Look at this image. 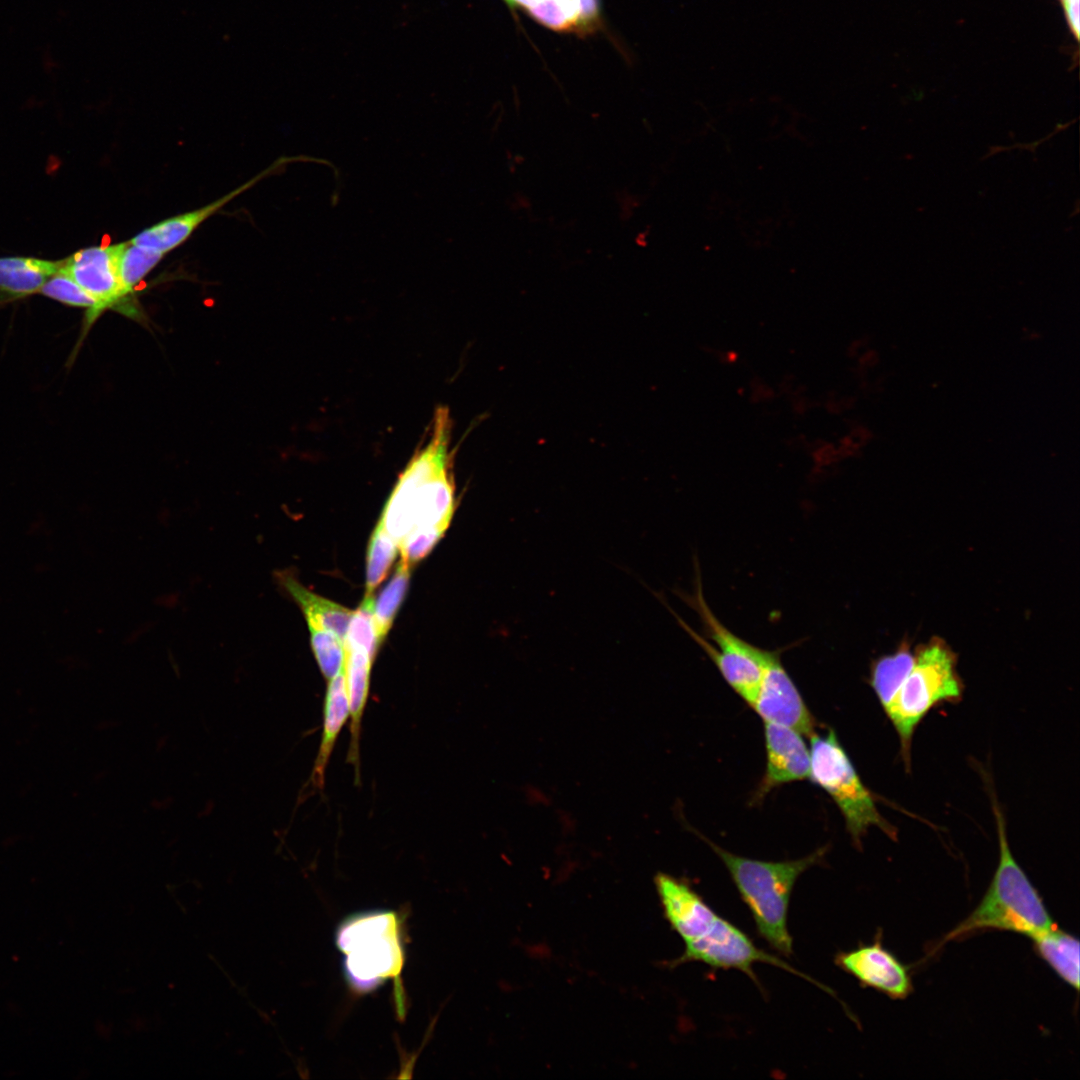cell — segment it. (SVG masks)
<instances>
[{
    "mask_svg": "<svg viewBox=\"0 0 1080 1080\" xmlns=\"http://www.w3.org/2000/svg\"><path fill=\"white\" fill-rule=\"evenodd\" d=\"M162 257L163 254L136 245L130 240L124 242L118 258V275L122 296L127 303L135 287Z\"/></svg>",
    "mask_w": 1080,
    "mask_h": 1080,
    "instance_id": "20",
    "label": "cell"
},
{
    "mask_svg": "<svg viewBox=\"0 0 1080 1080\" xmlns=\"http://www.w3.org/2000/svg\"><path fill=\"white\" fill-rule=\"evenodd\" d=\"M511 1H512V2L514 3V5H515L516 7H517L518 5H521V6H523L524 8H526V7H527V6H528V5H529V4H530V3H531V2L533 1V0H511Z\"/></svg>",
    "mask_w": 1080,
    "mask_h": 1080,
    "instance_id": "30",
    "label": "cell"
},
{
    "mask_svg": "<svg viewBox=\"0 0 1080 1080\" xmlns=\"http://www.w3.org/2000/svg\"><path fill=\"white\" fill-rule=\"evenodd\" d=\"M373 662L374 660L366 650L344 647V674L351 717V741L347 760L354 766L357 777L359 775L361 721L368 699Z\"/></svg>",
    "mask_w": 1080,
    "mask_h": 1080,
    "instance_id": "14",
    "label": "cell"
},
{
    "mask_svg": "<svg viewBox=\"0 0 1080 1080\" xmlns=\"http://www.w3.org/2000/svg\"><path fill=\"white\" fill-rule=\"evenodd\" d=\"M257 179L254 178L202 208L165 219L141 231L130 241L164 255L184 242L203 221L242 191L249 188Z\"/></svg>",
    "mask_w": 1080,
    "mask_h": 1080,
    "instance_id": "13",
    "label": "cell"
},
{
    "mask_svg": "<svg viewBox=\"0 0 1080 1080\" xmlns=\"http://www.w3.org/2000/svg\"><path fill=\"white\" fill-rule=\"evenodd\" d=\"M1039 956L1067 984L1079 989V941L1056 928L1032 938Z\"/></svg>",
    "mask_w": 1080,
    "mask_h": 1080,
    "instance_id": "18",
    "label": "cell"
},
{
    "mask_svg": "<svg viewBox=\"0 0 1080 1080\" xmlns=\"http://www.w3.org/2000/svg\"><path fill=\"white\" fill-rule=\"evenodd\" d=\"M577 20L576 27L579 31H591L597 25L600 17L599 0H576Z\"/></svg>",
    "mask_w": 1080,
    "mask_h": 1080,
    "instance_id": "28",
    "label": "cell"
},
{
    "mask_svg": "<svg viewBox=\"0 0 1080 1080\" xmlns=\"http://www.w3.org/2000/svg\"><path fill=\"white\" fill-rule=\"evenodd\" d=\"M684 945V952L675 961L676 965L696 961L716 969H736L759 985L753 966L756 963H766L809 980L833 994L830 988L796 970L781 958L757 947L747 934L719 915L697 939Z\"/></svg>",
    "mask_w": 1080,
    "mask_h": 1080,
    "instance_id": "8",
    "label": "cell"
},
{
    "mask_svg": "<svg viewBox=\"0 0 1080 1080\" xmlns=\"http://www.w3.org/2000/svg\"><path fill=\"white\" fill-rule=\"evenodd\" d=\"M275 578L300 607L307 624L332 632L344 643L352 610L311 592L289 571L277 572Z\"/></svg>",
    "mask_w": 1080,
    "mask_h": 1080,
    "instance_id": "15",
    "label": "cell"
},
{
    "mask_svg": "<svg viewBox=\"0 0 1080 1080\" xmlns=\"http://www.w3.org/2000/svg\"><path fill=\"white\" fill-rule=\"evenodd\" d=\"M525 9L550 29L564 31L576 27V0H533Z\"/></svg>",
    "mask_w": 1080,
    "mask_h": 1080,
    "instance_id": "26",
    "label": "cell"
},
{
    "mask_svg": "<svg viewBox=\"0 0 1080 1080\" xmlns=\"http://www.w3.org/2000/svg\"><path fill=\"white\" fill-rule=\"evenodd\" d=\"M681 596L698 613L706 638L695 633L674 613L678 622L711 658L729 686L752 707L764 668L775 651L741 639L717 619L704 598L698 567L693 594Z\"/></svg>",
    "mask_w": 1080,
    "mask_h": 1080,
    "instance_id": "6",
    "label": "cell"
},
{
    "mask_svg": "<svg viewBox=\"0 0 1080 1080\" xmlns=\"http://www.w3.org/2000/svg\"><path fill=\"white\" fill-rule=\"evenodd\" d=\"M349 716L350 708L343 665L339 673L328 680L325 695L322 738L312 772V783L320 790L324 787L325 772L335 742Z\"/></svg>",
    "mask_w": 1080,
    "mask_h": 1080,
    "instance_id": "16",
    "label": "cell"
},
{
    "mask_svg": "<svg viewBox=\"0 0 1080 1080\" xmlns=\"http://www.w3.org/2000/svg\"><path fill=\"white\" fill-rule=\"evenodd\" d=\"M962 694L952 651L940 640L918 649L911 670L884 709L898 734L906 769L911 765L912 739L920 722L932 708L943 702L957 703Z\"/></svg>",
    "mask_w": 1080,
    "mask_h": 1080,
    "instance_id": "4",
    "label": "cell"
},
{
    "mask_svg": "<svg viewBox=\"0 0 1080 1080\" xmlns=\"http://www.w3.org/2000/svg\"><path fill=\"white\" fill-rule=\"evenodd\" d=\"M1058 1H1059V3H1060V4H1061V6H1062L1063 4H1065V3H1067V2H1069V1H1071V0H1058Z\"/></svg>",
    "mask_w": 1080,
    "mask_h": 1080,
    "instance_id": "32",
    "label": "cell"
},
{
    "mask_svg": "<svg viewBox=\"0 0 1080 1080\" xmlns=\"http://www.w3.org/2000/svg\"><path fill=\"white\" fill-rule=\"evenodd\" d=\"M809 779L821 787L840 809L855 845L875 826L895 840L897 830L877 809L872 793L861 781L835 731L810 736Z\"/></svg>",
    "mask_w": 1080,
    "mask_h": 1080,
    "instance_id": "5",
    "label": "cell"
},
{
    "mask_svg": "<svg viewBox=\"0 0 1080 1080\" xmlns=\"http://www.w3.org/2000/svg\"><path fill=\"white\" fill-rule=\"evenodd\" d=\"M502 1H504V2H505V4H506V5H507V6H508V7H509V8H510V9H511L512 11H514V10H515V9L517 8V7H516V6L514 5V3H513V2L511 1V0H502Z\"/></svg>",
    "mask_w": 1080,
    "mask_h": 1080,
    "instance_id": "31",
    "label": "cell"
},
{
    "mask_svg": "<svg viewBox=\"0 0 1080 1080\" xmlns=\"http://www.w3.org/2000/svg\"><path fill=\"white\" fill-rule=\"evenodd\" d=\"M411 567L403 562L398 563L396 570L385 588L374 601L373 616L380 641L382 642L389 632L396 613L406 594Z\"/></svg>",
    "mask_w": 1080,
    "mask_h": 1080,
    "instance_id": "21",
    "label": "cell"
},
{
    "mask_svg": "<svg viewBox=\"0 0 1080 1080\" xmlns=\"http://www.w3.org/2000/svg\"><path fill=\"white\" fill-rule=\"evenodd\" d=\"M38 294L67 306L86 308L84 321L92 315L96 307L94 299L61 268L43 284Z\"/></svg>",
    "mask_w": 1080,
    "mask_h": 1080,
    "instance_id": "25",
    "label": "cell"
},
{
    "mask_svg": "<svg viewBox=\"0 0 1080 1080\" xmlns=\"http://www.w3.org/2000/svg\"><path fill=\"white\" fill-rule=\"evenodd\" d=\"M763 722L790 727L805 736L816 733V721L775 651L764 668L752 705Z\"/></svg>",
    "mask_w": 1080,
    "mask_h": 1080,
    "instance_id": "10",
    "label": "cell"
},
{
    "mask_svg": "<svg viewBox=\"0 0 1080 1080\" xmlns=\"http://www.w3.org/2000/svg\"><path fill=\"white\" fill-rule=\"evenodd\" d=\"M999 840V862L992 881L976 909L948 932L935 947L984 930L1024 934L1031 939L1055 926L1039 893L1014 859L1007 840L1005 820L993 798Z\"/></svg>",
    "mask_w": 1080,
    "mask_h": 1080,
    "instance_id": "2",
    "label": "cell"
},
{
    "mask_svg": "<svg viewBox=\"0 0 1080 1080\" xmlns=\"http://www.w3.org/2000/svg\"><path fill=\"white\" fill-rule=\"evenodd\" d=\"M913 663L914 654L905 643L897 652L873 662L870 683L883 710L892 701Z\"/></svg>",
    "mask_w": 1080,
    "mask_h": 1080,
    "instance_id": "19",
    "label": "cell"
},
{
    "mask_svg": "<svg viewBox=\"0 0 1080 1080\" xmlns=\"http://www.w3.org/2000/svg\"><path fill=\"white\" fill-rule=\"evenodd\" d=\"M398 550L397 542L385 530L380 520L369 540L365 595H372L387 576Z\"/></svg>",
    "mask_w": 1080,
    "mask_h": 1080,
    "instance_id": "22",
    "label": "cell"
},
{
    "mask_svg": "<svg viewBox=\"0 0 1080 1080\" xmlns=\"http://www.w3.org/2000/svg\"><path fill=\"white\" fill-rule=\"evenodd\" d=\"M450 444L449 411L440 406L427 438L400 474L380 519L398 545L415 529L449 526L456 508Z\"/></svg>",
    "mask_w": 1080,
    "mask_h": 1080,
    "instance_id": "1",
    "label": "cell"
},
{
    "mask_svg": "<svg viewBox=\"0 0 1080 1080\" xmlns=\"http://www.w3.org/2000/svg\"><path fill=\"white\" fill-rule=\"evenodd\" d=\"M398 920L393 913L374 912L351 917L337 932L345 954L346 973L354 987L369 989L397 976L402 965Z\"/></svg>",
    "mask_w": 1080,
    "mask_h": 1080,
    "instance_id": "7",
    "label": "cell"
},
{
    "mask_svg": "<svg viewBox=\"0 0 1080 1080\" xmlns=\"http://www.w3.org/2000/svg\"><path fill=\"white\" fill-rule=\"evenodd\" d=\"M725 867L754 919L758 934L782 955L793 953L788 930V907L793 887L802 873L820 863L826 848L803 858L763 861L733 854L707 840Z\"/></svg>",
    "mask_w": 1080,
    "mask_h": 1080,
    "instance_id": "3",
    "label": "cell"
},
{
    "mask_svg": "<svg viewBox=\"0 0 1080 1080\" xmlns=\"http://www.w3.org/2000/svg\"><path fill=\"white\" fill-rule=\"evenodd\" d=\"M124 242L83 248L62 259L61 270L68 274L95 301L92 315L84 321L81 338L107 309L127 316L132 311L124 300L118 275V258Z\"/></svg>",
    "mask_w": 1080,
    "mask_h": 1080,
    "instance_id": "9",
    "label": "cell"
},
{
    "mask_svg": "<svg viewBox=\"0 0 1080 1080\" xmlns=\"http://www.w3.org/2000/svg\"><path fill=\"white\" fill-rule=\"evenodd\" d=\"M836 965L855 977L865 987L873 988L892 999H905L913 990L907 968L882 945L878 935L869 945L838 953Z\"/></svg>",
    "mask_w": 1080,
    "mask_h": 1080,
    "instance_id": "11",
    "label": "cell"
},
{
    "mask_svg": "<svg viewBox=\"0 0 1080 1080\" xmlns=\"http://www.w3.org/2000/svg\"><path fill=\"white\" fill-rule=\"evenodd\" d=\"M373 595H365L356 611H353L349 622L347 634L343 645L346 647L362 648L375 660L379 645L376 624L373 616Z\"/></svg>",
    "mask_w": 1080,
    "mask_h": 1080,
    "instance_id": "23",
    "label": "cell"
},
{
    "mask_svg": "<svg viewBox=\"0 0 1080 1080\" xmlns=\"http://www.w3.org/2000/svg\"><path fill=\"white\" fill-rule=\"evenodd\" d=\"M62 266V260L35 257H0V296L16 300L38 294L43 284Z\"/></svg>",
    "mask_w": 1080,
    "mask_h": 1080,
    "instance_id": "17",
    "label": "cell"
},
{
    "mask_svg": "<svg viewBox=\"0 0 1080 1080\" xmlns=\"http://www.w3.org/2000/svg\"><path fill=\"white\" fill-rule=\"evenodd\" d=\"M766 771L758 796L781 784L809 778L811 756L803 735L787 726L764 722Z\"/></svg>",
    "mask_w": 1080,
    "mask_h": 1080,
    "instance_id": "12",
    "label": "cell"
},
{
    "mask_svg": "<svg viewBox=\"0 0 1080 1080\" xmlns=\"http://www.w3.org/2000/svg\"><path fill=\"white\" fill-rule=\"evenodd\" d=\"M1080 0H1071L1062 5V10L1065 18V22L1074 37V40L1079 42L1080 34Z\"/></svg>",
    "mask_w": 1080,
    "mask_h": 1080,
    "instance_id": "29",
    "label": "cell"
},
{
    "mask_svg": "<svg viewBox=\"0 0 1080 1080\" xmlns=\"http://www.w3.org/2000/svg\"><path fill=\"white\" fill-rule=\"evenodd\" d=\"M447 528L430 526L411 531L398 545L401 560L412 567L433 549Z\"/></svg>",
    "mask_w": 1080,
    "mask_h": 1080,
    "instance_id": "27",
    "label": "cell"
},
{
    "mask_svg": "<svg viewBox=\"0 0 1080 1080\" xmlns=\"http://www.w3.org/2000/svg\"><path fill=\"white\" fill-rule=\"evenodd\" d=\"M311 646L323 676L330 680L343 668L344 645L332 632L313 624H307Z\"/></svg>",
    "mask_w": 1080,
    "mask_h": 1080,
    "instance_id": "24",
    "label": "cell"
}]
</instances>
